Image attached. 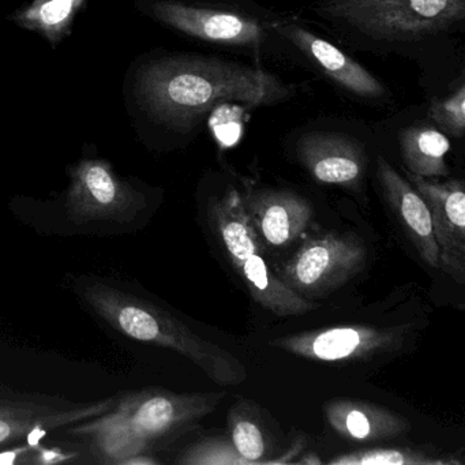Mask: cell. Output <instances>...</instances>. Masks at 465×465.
Wrapping results in <instances>:
<instances>
[{"label": "cell", "instance_id": "obj_6", "mask_svg": "<svg viewBox=\"0 0 465 465\" xmlns=\"http://www.w3.org/2000/svg\"><path fill=\"white\" fill-rule=\"evenodd\" d=\"M138 7L157 23L211 45L257 48L268 37L261 21L239 12L195 6L178 0H140Z\"/></svg>", "mask_w": 465, "mask_h": 465}, {"label": "cell", "instance_id": "obj_11", "mask_svg": "<svg viewBox=\"0 0 465 465\" xmlns=\"http://www.w3.org/2000/svg\"><path fill=\"white\" fill-rule=\"evenodd\" d=\"M271 29L292 43L326 77L353 96L369 100L385 96L386 91L380 80L331 43L287 21L271 24Z\"/></svg>", "mask_w": 465, "mask_h": 465}, {"label": "cell", "instance_id": "obj_3", "mask_svg": "<svg viewBox=\"0 0 465 465\" xmlns=\"http://www.w3.org/2000/svg\"><path fill=\"white\" fill-rule=\"evenodd\" d=\"M81 293L111 328L137 341L181 353L217 385H241L247 380L246 367L233 353L198 336L156 304L100 282H88Z\"/></svg>", "mask_w": 465, "mask_h": 465}, {"label": "cell", "instance_id": "obj_2", "mask_svg": "<svg viewBox=\"0 0 465 465\" xmlns=\"http://www.w3.org/2000/svg\"><path fill=\"white\" fill-rule=\"evenodd\" d=\"M225 391L173 393L164 388L121 391L110 410L66 432L83 440L102 464H159L152 451L186 431L219 407Z\"/></svg>", "mask_w": 465, "mask_h": 465}, {"label": "cell", "instance_id": "obj_25", "mask_svg": "<svg viewBox=\"0 0 465 465\" xmlns=\"http://www.w3.org/2000/svg\"><path fill=\"white\" fill-rule=\"evenodd\" d=\"M73 454L69 453H62V451L55 450V449H43L39 454H37V459H35V462H39V464H58L61 461H66L72 457Z\"/></svg>", "mask_w": 465, "mask_h": 465}, {"label": "cell", "instance_id": "obj_18", "mask_svg": "<svg viewBox=\"0 0 465 465\" xmlns=\"http://www.w3.org/2000/svg\"><path fill=\"white\" fill-rule=\"evenodd\" d=\"M400 148L408 173L423 178L449 175L446 154L450 151V143L440 130L429 126L407 127L400 133Z\"/></svg>", "mask_w": 465, "mask_h": 465}, {"label": "cell", "instance_id": "obj_26", "mask_svg": "<svg viewBox=\"0 0 465 465\" xmlns=\"http://www.w3.org/2000/svg\"><path fill=\"white\" fill-rule=\"evenodd\" d=\"M295 462H298V464H322V460L320 459V457L317 456V454L310 453V454H304V457H302V459L295 460Z\"/></svg>", "mask_w": 465, "mask_h": 465}, {"label": "cell", "instance_id": "obj_4", "mask_svg": "<svg viewBox=\"0 0 465 465\" xmlns=\"http://www.w3.org/2000/svg\"><path fill=\"white\" fill-rule=\"evenodd\" d=\"M318 15L380 42H418L462 23L465 0H321Z\"/></svg>", "mask_w": 465, "mask_h": 465}, {"label": "cell", "instance_id": "obj_7", "mask_svg": "<svg viewBox=\"0 0 465 465\" xmlns=\"http://www.w3.org/2000/svg\"><path fill=\"white\" fill-rule=\"evenodd\" d=\"M67 209L75 224L129 223L145 208V198L122 181L105 160L86 159L70 170Z\"/></svg>", "mask_w": 465, "mask_h": 465}, {"label": "cell", "instance_id": "obj_10", "mask_svg": "<svg viewBox=\"0 0 465 465\" xmlns=\"http://www.w3.org/2000/svg\"><path fill=\"white\" fill-rule=\"evenodd\" d=\"M299 162L318 183L355 187L366 173L369 157L363 145L350 135L312 132L296 143Z\"/></svg>", "mask_w": 465, "mask_h": 465}, {"label": "cell", "instance_id": "obj_8", "mask_svg": "<svg viewBox=\"0 0 465 465\" xmlns=\"http://www.w3.org/2000/svg\"><path fill=\"white\" fill-rule=\"evenodd\" d=\"M401 344V329L364 325L334 326L302 331L272 341L273 347L285 352L318 361L370 359L399 350Z\"/></svg>", "mask_w": 465, "mask_h": 465}, {"label": "cell", "instance_id": "obj_17", "mask_svg": "<svg viewBox=\"0 0 465 465\" xmlns=\"http://www.w3.org/2000/svg\"><path fill=\"white\" fill-rule=\"evenodd\" d=\"M211 213L233 268L250 255L261 254L260 236L252 227L238 190L230 187L222 198L214 200Z\"/></svg>", "mask_w": 465, "mask_h": 465}, {"label": "cell", "instance_id": "obj_1", "mask_svg": "<svg viewBox=\"0 0 465 465\" xmlns=\"http://www.w3.org/2000/svg\"><path fill=\"white\" fill-rule=\"evenodd\" d=\"M135 94L157 122L189 132L220 105L277 104L292 96V88L247 64L201 55H171L153 59L138 70Z\"/></svg>", "mask_w": 465, "mask_h": 465}, {"label": "cell", "instance_id": "obj_5", "mask_svg": "<svg viewBox=\"0 0 465 465\" xmlns=\"http://www.w3.org/2000/svg\"><path fill=\"white\" fill-rule=\"evenodd\" d=\"M366 260V246L358 236L329 232L307 239L284 263L280 279L301 296H323L350 282Z\"/></svg>", "mask_w": 465, "mask_h": 465}, {"label": "cell", "instance_id": "obj_13", "mask_svg": "<svg viewBox=\"0 0 465 465\" xmlns=\"http://www.w3.org/2000/svg\"><path fill=\"white\" fill-rule=\"evenodd\" d=\"M377 176L386 203L401 220L419 257L430 268L438 269L440 250L426 201L383 157L378 159Z\"/></svg>", "mask_w": 465, "mask_h": 465}, {"label": "cell", "instance_id": "obj_23", "mask_svg": "<svg viewBox=\"0 0 465 465\" xmlns=\"http://www.w3.org/2000/svg\"><path fill=\"white\" fill-rule=\"evenodd\" d=\"M429 116L443 134L461 138L465 132V86H460L446 99L434 100Z\"/></svg>", "mask_w": 465, "mask_h": 465}, {"label": "cell", "instance_id": "obj_15", "mask_svg": "<svg viewBox=\"0 0 465 465\" xmlns=\"http://www.w3.org/2000/svg\"><path fill=\"white\" fill-rule=\"evenodd\" d=\"M115 400L116 394H114L97 401H72L66 407L51 412L0 418V446L24 440H32L43 437L53 430L64 429L80 423L85 419L94 418L110 410Z\"/></svg>", "mask_w": 465, "mask_h": 465}, {"label": "cell", "instance_id": "obj_16", "mask_svg": "<svg viewBox=\"0 0 465 465\" xmlns=\"http://www.w3.org/2000/svg\"><path fill=\"white\" fill-rule=\"evenodd\" d=\"M235 269L249 288L252 299L273 314L293 317L318 309L317 303L307 302L303 296L291 290L280 277L274 276L261 254L250 255Z\"/></svg>", "mask_w": 465, "mask_h": 465}, {"label": "cell", "instance_id": "obj_14", "mask_svg": "<svg viewBox=\"0 0 465 465\" xmlns=\"http://www.w3.org/2000/svg\"><path fill=\"white\" fill-rule=\"evenodd\" d=\"M331 429L351 440H391L405 434L410 421L382 405L355 399H334L325 405Z\"/></svg>", "mask_w": 465, "mask_h": 465}, {"label": "cell", "instance_id": "obj_9", "mask_svg": "<svg viewBox=\"0 0 465 465\" xmlns=\"http://www.w3.org/2000/svg\"><path fill=\"white\" fill-rule=\"evenodd\" d=\"M407 181L424 198L440 250L438 269L459 284L465 280V187L460 179L423 178L405 171Z\"/></svg>", "mask_w": 465, "mask_h": 465}, {"label": "cell", "instance_id": "obj_12", "mask_svg": "<svg viewBox=\"0 0 465 465\" xmlns=\"http://www.w3.org/2000/svg\"><path fill=\"white\" fill-rule=\"evenodd\" d=\"M243 203L258 236L273 247L292 243L314 217L312 203L291 190H252Z\"/></svg>", "mask_w": 465, "mask_h": 465}, {"label": "cell", "instance_id": "obj_21", "mask_svg": "<svg viewBox=\"0 0 465 465\" xmlns=\"http://www.w3.org/2000/svg\"><path fill=\"white\" fill-rule=\"evenodd\" d=\"M331 465H460L454 457H435L426 451L408 448L361 449L352 453L340 454L329 460Z\"/></svg>", "mask_w": 465, "mask_h": 465}, {"label": "cell", "instance_id": "obj_19", "mask_svg": "<svg viewBox=\"0 0 465 465\" xmlns=\"http://www.w3.org/2000/svg\"><path fill=\"white\" fill-rule=\"evenodd\" d=\"M88 0H34L17 10L12 21L20 28L36 32L55 48L69 36L73 23Z\"/></svg>", "mask_w": 465, "mask_h": 465}, {"label": "cell", "instance_id": "obj_24", "mask_svg": "<svg viewBox=\"0 0 465 465\" xmlns=\"http://www.w3.org/2000/svg\"><path fill=\"white\" fill-rule=\"evenodd\" d=\"M70 402L72 401L69 400L55 399V397L15 393L7 389H0V418L51 412V411L66 407Z\"/></svg>", "mask_w": 465, "mask_h": 465}, {"label": "cell", "instance_id": "obj_20", "mask_svg": "<svg viewBox=\"0 0 465 465\" xmlns=\"http://www.w3.org/2000/svg\"><path fill=\"white\" fill-rule=\"evenodd\" d=\"M231 442L238 453L252 465L271 464L268 456L269 440L260 420L257 405L252 400H241L228 413Z\"/></svg>", "mask_w": 465, "mask_h": 465}, {"label": "cell", "instance_id": "obj_22", "mask_svg": "<svg viewBox=\"0 0 465 465\" xmlns=\"http://www.w3.org/2000/svg\"><path fill=\"white\" fill-rule=\"evenodd\" d=\"M183 465H252L242 457L231 440L205 438L182 451L176 460Z\"/></svg>", "mask_w": 465, "mask_h": 465}]
</instances>
